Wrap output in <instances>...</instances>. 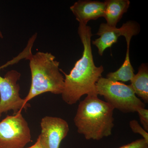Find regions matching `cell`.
Segmentation results:
<instances>
[{
  "mask_svg": "<svg viewBox=\"0 0 148 148\" xmlns=\"http://www.w3.org/2000/svg\"><path fill=\"white\" fill-rule=\"evenodd\" d=\"M78 34L83 45L82 56L76 62L69 74L65 75L63 101L69 105L76 104L84 95L97 92L96 84L104 72L103 66L97 67L93 60L91 38V28L87 25L79 23Z\"/></svg>",
  "mask_w": 148,
  "mask_h": 148,
  "instance_id": "cell-1",
  "label": "cell"
},
{
  "mask_svg": "<svg viewBox=\"0 0 148 148\" xmlns=\"http://www.w3.org/2000/svg\"><path fill=\"white\" fill-rule=\"evenodd\" d=\"M114 110L99 99L97 92L88 94L80 102L74 117L78 132L87 140L99 141L110 136L114 125Z\"/></svg>",
  "mask_w": 148,
  "mask_h": 148,
  "instance_id": "cell-2",
  "label": "cell"
},
{
  "mask_svg": "<svg viewBox=\"0 0 148 148\" xmlns=\"http://www.w3.org/2000/svg\"><path fill=\"white\" fill-rule=\"evenodd\" d=\"M27 58L30 61L32 83L29 93L24 99L25 103L46 92L62 94L64 78L55 56L51 53L39 51L34 55L29 53Z\"/></svg>",
  "mask_w": 148,
  "mask_h": 148,
  "instance_id": "cell-3",
  "label": "cell"
},
{
  "mask_svg": "<svg viewBox=\"0 0 148 148\" xmlns=\"http://www.w3.org/2000/svg\"><path fill=\"white\" fill-rule=\"evenodd\" d=\"M96 90L98 95L103 96L106 102L114 109L122 112H135L145 107L130 85L113 81L102 77L96 84Z\"/></svg>",
  "mask_w": 148,
  "mask_h": 148,
  "instance_id": "cell-4",
  "label": "cell"
},
{
  "mask_svg": "<svg viewBox=\"0 0 148 148\" xmlns=\"http://www.w3.org/2000/svg\"><path fill=\"white\" fill-rule=\"evenodd\" d=\"M31 142V130L21 112L0 122V148H24Z\"/></svg>",
  "mask_w": 148,
  "mask_h": 148,
  "instance_id": "cell-5",
  "label": "cell"
},
{
  "mask_svg": "<svg viewBox=\"0 0 148 148\" xmlns=\"http://www.w3.org/2000/svg\"><path fill=\"white\" fill-rule=\"evenodd\" d=\"M3 68L0 67V70ZM20 77L21 74L15 70L9 71L4 77L0 75V119L3 113L12 110L15 114L30 106L20 97L17 83Z\"/></svg>",
  "mask_w": 148,
  "mask_h": 148,
  "instance_id": "cell-6",
  "label": "cell"
},
{
  "mask_svg": "<svg viewBox=\"0 0 148 148\" xmlns=\"http://www.w3.org/2000/svg\"><path fill=\"white\" fill-rule=\"evenodd\" d=\"M40 126L41 132L37 139L42 148H59L69 131L68 122L57 117H44Z\"/></svg>",
  "mask_w": 148,
  "mask_h": 148,
  "instance_id": "cell-7",
  "label": "cell"
},
{
  "mask_svg": "<svg viewBox=\"0 0 148 148\" xmlns=\"http://www.w3.org/2000/svg\"><path fill=\"white\" fill-rule=\"evenodd\" d=\"M137 24L136 21H129L123 24L120 28L110 27L106 23L100 24L96 34L100 37L92 41V44L98 48L99 55L103 56L106 49L112 47L113 45L117 42L120 36H124Z\"/></svg>",
  "mask_w": 148,
  "mask_h": 148,
  "instance_id": "cell-8",
  "label": "cell"
},
{
  "mask_svg": "<svg viewBox=\"0 0 148 148\" xmlns=\"http://www.w3.org/2000/svg\"><path fill=\"white\" fill-rule=\"evenodd\" d=\"M106 2L97 1H77L70 7V10L79 23L87 25L90 20L103 17Z\"/></svg>",
  "mask_w": 148,
  "mask_h": 148,
  "instance_id": "cell-9",
  "label": "cell"
},
{
  "mask_svg": "<svg viewBox=\"0 0 148 148\" xmlns=\"http://www.w3.org/2000/svg\"><path fill=\"white\" fill-rule=\"evenodd\" d=\"M140 26L138 24L125 35L124 36L127 43V50L125 59L123 64L118 70L107 74L106 78L108 79L113 81L127 82L130 81L132 77L134 76L135 71L131 65L130 59V42L132 37L138 35L140 33Z\"/></svg>",
  "mask_w": 148,
  "mask_h": 148,
  "instance_id": "cell-10",
  "label": "cell"
},
{
  "mask_svg": "<svg viewBox=\"0 0 148 148\" xmlns=\"http://www.w3.org/2000/svg\"><path fill=\"white\" fill-rule=\"evenodd\" d=\"M103 17L110 27H116L117 23L127 12L130 2L129 0H108Z\"/></svg>",
  "mask_w": 148,
  "mask_h": 148,
  "instance_id": "cell-11",
  "label": "cell"
},
{
  "mask_svg": "<svg viewBox=\"0 0 148 148\" xmlns=\"http://www.w3.org/2000/svg\"><path fill=\"white\" fill-rule=\"evenodd\" d=\"M130 86L138 97L145 103L148 102V67L145 64H141L138 73L130 80Z\"/></svg>",
  "mask_w": 148,
  "mask_h": 148,
  "instance_id": "cell-12",
  "label": "cell"
},
{
  "mask_svg": "<svg viewBox=\"0 0 148 148\" xmlns=\"http://www.w3.org/2000/svg\"><path fill=\"white\" fill-rule=\"evenodd\" d=\"M129 126L133 132L140 135L147 142H148V132L135 120H132L129 122Z\"/></svg>",
  "mask_w": 148,
  "mask_h": 148,
  "instance_id": "cell-13",
  "label": "cell"
},
{
  "mask_svg": "<svg viewBox=\"0 0 148 148\" xmlns=\"http://www.w3.org/2000/svg\"><path fill=\"white\" fill-rule=\"evenodd\" d=\"M141 124L146 131H148V110L145 108L139 109L137 111Z\"/></svg>",
  "mask_w": 148,
  "mask_h": 148,
  "instance_id": "cell-14",
  "label": "cell"
},
{
  "mask_svg": "<svg viewBox=\"0 0 148 148\" xmlns=\"http://www.w3.org/2000/svg\"><path fill=\"white\" fill-rule=\"evenodd\" d=\"M119 148H148V142L141 138Z\"/></svg>",
  "mask_w": 148,
  "mask_h": 148,
  "instance_id": "cell-15",
  "label": "cell"
},
{
  "mask_svg": "<svg viewBox=\"0 0 148 148\" xmlns=\"http://www.w3.org/2000/svg\"><path fill=\"white\" fill-rule=\"evenodd\" d=\"M26 148H42L40 145L39 142L38 140L37 139L36 142L35 143L34 145H33L31 147H29Z\"/></svg>",
  "mask_w": 148,
  "mask_h": 148,
  "instance_id": "cell-16",
  "label": "cell"
},
{
  "mask_svg": "<svg viewBox=\"0 0 148 148\" xmlns=\"http://www.w3.org/2000/svg\"><path fill=\"white\" fill-rule=\"evenodd\" d=\"M0 38H3L2 34V33L1 32V31H0Z\"/></svg>",
  "mask_w": 148,
  "mask_h": 148,
  "instance_id": "cell-17",
  "label": "cell"
}]
</instances>
